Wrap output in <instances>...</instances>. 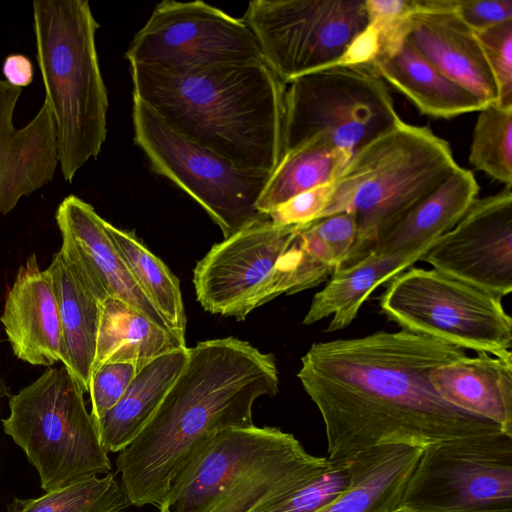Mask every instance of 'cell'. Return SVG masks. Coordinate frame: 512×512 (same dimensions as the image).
<instances>
[{
  "label": "cell",
  "instance_id": "obj_11",
  "mask_svg": "<svg viewBox=\"0 0 512 512\" xmlns=\"http://www.w3.org/2000/svg\"><path fill=\"white\" fill-rule=\"evenodd\" d=\"M396 512H512V436L498 432L424 448Z\"/></svg>",
  "mask_w": 512,
  "mask_h": 512
},
{
  "label": "cell",
  "instance_id": "obj_4",
  "mask_svg": "<svg viewBox=\"0 0 512 512\" xmlns=\"http://www.w3.org/2000/svg\"><path fill=\"white\" fill-rule=\"evenodd\" d=\"M458 167L446 140L402 120L357 149L333 182L318 218L342 212L355 216V241L339 268L370 254L389 229Z\"/></svg>",
  "mask_w": 512,
  "mask_h": 512
},
{
  "label": "cell",
  "instance_id": "obj_16",
  "mask_svg": "<svg viewBox=\"0 0 512 512\" xmlns=\"http://www.w3.org/2000/svg\"><path fill=\"white\" fill-rule=\"evenodd\" d=\"M55 219L62 237L60 251L101 301L107 297L119 299L172 331L136 283L105 227V220L92 205L69 195L59 204Z\"/></svg>",
  "mask_w": 512,
  "mask_h": 512
},
{
  "label": "cell",
  "instance_id": "obj_8",
  "mask_svg": "<svg viewBox=\"0 0 512 512\" xmlns=\"http://www.w3.org/2000/svg\"><path fill=\"white\" fill-rule=\"evenodd\" d=\"M400 121L370 66H328L285 84L282 157L309 143L352 155Z\"/></svg>",
  "mask_w": 512,
  "mask_h": 512
},
{
  "label": "cell",
  "instance_id": "obj_23",
  "mask_svg": "<svg viewBox=\"0 0 512 512\" xmlns=\"http://www.w3.org/2000/svg\"><path fill=\"white\" fill-rule=\"evenodd\" d=\"M422 451L391 444L358 453L349 462L348 488L316 512H396Z\"/></svg>",
  "mask_w": 512,
  "mask_h": 512
},
{
  "label": "cell",
  "instance_id": "obj_2",
  "mask_svg": "<svg viewBox=\"0 0 512 512\" xmlns=\"http://www.w3.org/2000/svg\"><path fill=\"white\" fill-rule=\"evenodd\" d=\"M279 389L272 354L235 337L188 348L182 371L140 433L119 452L129 505L159 506L176 477L220 432L254 426L252 409Z\"/></svg>",
  "mask_w": 512,
  "mask_h": 512
},
{
  "label": "cell",
  "instance_id": "obj_19",
  "mask_svg": "<svg viewBox=\"0 0 512 512\" xmlns=\"http://www.w3.org/2000/svg\"><path fill=\"white\" fill-rule=\"evenodd\" d=\"M13 354L35 366L65 361V346L52 277L32 253L9 288L0 318Z\"/></svg>",
  "mask_w": 512,
  "mask_h": 512
},
{
  "label": "cell",
  "instance_id": "obj_24",
  "mask_svg": "<svg viewBox=\"0 0 512 512\" xmlns=\"http://www.w3.org/2000/svg\"><path fill=\"white\" fill-rule=\"evenodd\" d=\"M428 250L415 253H382L373 251L359 261L338 268L327 284L314 295L304 325H312L331 317L328 332L348 327L363 304L381 285L420 261Z\"/></svg>",
  "mask_w": 512,
  "mask_h": 512
},
{
  "label": "cell",
  "instance_id": "obj_31",
  "mask_svg": "<svg viewBox=\"0 0 512 512\" xmlns=\"http://www.w3.org/2000/svg\"><path fill=\"white\" fill-rule=\"evenodd\" d=\"M129 505L112 472L77 480L37 498H13L6 512H122Z\"/></svg>",
  "mask_w": 512,
  "mask_h": 512
},
{
  "label": "cell",
  "instance_id": "obj_36",
  "mask_svg": "<svg viewBox=\"0 0 512 512\" xmlns=\"http://www.w3.org/2000/svg\"><path fill=\"white\" fill-rule=\"evenodd\" d=\"M333 183L302 192L270 211L267 216L275 225H300L315 221L326 207Z\"/></svg>",
  "mask_w": 512,
  "mask_h": 512
},
{
  "label": "cell",
  "instance_id": "obj_10",
  "mask_svg": "<svg viewBox=\"0 0 512 512\" xmlns=\"http://www.w3.org/2000/svg\"><path fill=\"white\" fill-rule=\"evenodd\" d=\"M134 140L157 173L184 190L208 213L224 239L267 216L257 210L272 173L241 168L172 130L133 97Z\"/></svg>",
  "mask_w": 512,
  "mask_h": 512
},
{
  "label": "cell",
  "instance_id": "obj_21",
  "mask_svg": "<svg viewBox=\"0 0 512 512\" xmlns=\"http://www.w3.org/2000/svg\"><path fill=\"white\" fill-rule=\"evenodd\" d=\"M355 237L356 219L350 212L302 224L280 260L273 297L292 295L326 281L348 256Z\"/></svg>",
  "mask_w": 512,
  "mask_h": 512
},
{
  "label": "cell",
  "instance_id": "obj_39",
  "mask_svg": "<svg viewBox=\"0 0 512 512\" xmlns=\"http://www.w3.org/2000/svg\"><path fill=\"white\" fill-rule=\"evenodd\" d=\"M5 397H10L9 388L4 380L0 378V401Z\"/></svg>",
  "mask_w": 512,
  "mask_h": 512
},
{
  "label": "cell",
  "instance_id": "obj_30",
  "mask_svg": "<svg viewBox=\"0 0 512 512\" xmlns=\"http://www.w3.org/2000/svg\"><path fill=\"white\" fill-rule=\"evenodd\" d=\"M105 227L142 292L173 333L186 341V314L177 277L132 233L106 220Z\"/></svg>",
  "mask_w": 512,
  "mask_h": 512
},
{
  "label": "cell",
  "instance_id": "obj_38",
  "mask_svg": "<svg viewBox=\"0 0 512 512\" xmlns=\"http://www.w3.org/2000/svg\"><path fill=\"white\" fill-rule=\"evenodd\" d=\"M6 81L12 86L24 88L34 78V67L31 60L23 54L8 55L2 66Z\"/></svg>",
  "mask_w": 512,
  "mask_h": 512
},
{
  "label": "cell",
  "instance_id": "obj_27",
  "mask_svg": "<svg viewBox=\"0 0 512 512\" xmlns=\"http://www.w3.org/2000/svg\"><path fill=\"white\" fill-rule=\"evenodd\" d=\"M188 358V347L154 359L133 378L120 401L96 422L109 453L123 450L151 419Z\"/></svg>",
  "mask_w": 512,
  "mask_h": 512
},
{
  "label": "cell",
  "instance_id": "obj_17",
  "mask_svg": "<svg viewBox=\"0 0 512 512\" xmlns=\"http://www.w3.org/2000/svg\"><path fill=\"white\" fill-rule=\"evenodd\" d=\"M405 40L441 73L477 96L497 104L498 89L473 28L454 10L452 0H419Z\"/></svg>",
  "mask_w": 512,
  "mask_h": 512
},
{
  "label": "cell",
  "instance_id": "obj_37",
  "mask_svg": "<svg viewBox=\"0 0 512 512\" xmlns=\"http://www.w3.org/2000/svg\"><path fill=\"white\" fill-rule=\"evenodd\" d=\"M452 5L475 31L512 19V0H452Z\"/></svg>",
  "mask_w": 512,
  "mask_h": 512
},
{
  "label": "cell",
  "instance_id": "obj_26",
  "mask_svg": "<svg viewBox=\"0 0 512 512\" xmlns=\"http://www.w3.org/2000/svg\"><path fill=\"white\" fill-rule=\"evenodd\" d=\"M478 193L479 186L472 172L459 166L389 229L373 251L415 253L428 250L456 225Z\"/></svg>",
  "mask_w": 512,
  "mask_h": 512
},
{
  "label": "cell",
  "instance_id": "obj_7",
  "mask_svg": "<svg viewBox=\"0 0 512 512\" xmlns=\"http://www.w3.org/2000/svg\"><path fill=\"white\" fill-rule=\"evenodd\" d=\"M83 396L63 366L47 369L9 397L10 414L2 420L4 432L35 467L45 492L112 472Z\"/></svg>",
  "mask_w": 512,
  "mask_h": 512
},
{
  "label": "cell",
  "instance_id": "obj_14",
  "mask_svg": "<svg viewBox=\"0 0 512 512\" xmlns=\"http://www.w3.org/2000/svg\"><path fill=\"white\" fill-rule=\"evenodd\" d=\"M301 225H275L265 216L213 245L193 271L204 310L244 320L273 300L280 260Z\"/></svg>",
  "mask_w": 512,
  "mask_h": 512
},
{
  "label": "cell",
  "instance_id": "obj_15",
  "mask_svg": "<svg viewBox=\"0 0 512 512\" xmlns=\"http://www.w3.org/2000/svg\"><path fill=\"white\" fill-rule=\"evenodd\" d=\"M420 261L501 298L512 292V190L476 198Z\"/></svg>",
  "mask_w": 512,
  "mask_h": 512
},
{
  "label": "cell",
  "instance_id": "obj_12",
  "mask_svg": "<svg viewBox=\"0 0 512 512\" xmlns=\"http://www.w3.org/2000/svg\"><path fill=\"white\" fill-rule=\"evenodd\" d=\"M242 18L284 84L339 64L368 24L362 0H254Z\"/></svg>",
  "mask_w": 512,
  "mask_h": 512
},
{
  "label": "cell",
  "instance_id": "obj_18",
  "mask_svg": "<svg viewBox=\"0 0 512 512\" xmlns=\"http://www.w3.org/2000/svg\"><path fill=\"white\" fill-rule=\"evenodd\" d=\"M21 93L0 79V215L50 183L59 164L55 122L45 101L27 125L14 126Z\"/></svg>",
  "mask_w": 512,
  "mask_h": 512
},
{
  "label": "cell",
  "instance_id": "obj_33",
  "mask_svg": "<svg viewBox=\"0 0 512 512\" xmlns=\"http://www.w3.org/2000/svg\"><path fill=\"white\" fill-rule=\"evenodd\" d=\"M349 462H333L326 472L309 483L289 494L267 501L251 512H316L348 488Z\"/></svg>",
  "mask_w": 512,
  "mask_h": 512
},
{
  "label": "cell",
  "instance_id": "obj_32",
  "mask_svg": "<svg viewBox=\"0 0 512 512\" xmlns=\"http://www.w3.org/2000/svg\"><path fill=\"white\" fill-rule=\"evenodd\" d=\"M469 163L505 186L512 184V108L489 104L478 111Z\"/></svg>",
  "mask_w": 512,
  "mask_h": 512
},
{
  "label": "cell",
  "instance_id": "obj_35",
  "mask_svg": "<svg viewBox=\"0 0 512 512\" xmlns=\"http://www.w3.org/2000/svg\"><path fill=\"white\" fill-rule=\"evenodd\" d=\"M138 372L134 364L125 362L107 363L92 372L88 393L95 423L120 401Z\"/></svg>",
  "mask_w": 512,
  "mask_h": 512
},
{
  "label": "cell",
  "instance_id": "obj_34",
  "mask_svg": "<svg viewBox=\"0 0 512 512\" xmlns=\"http://www.w3.org/2000/svg\"><path fill=\"white\" fill-rule=\"evenodd\" d=\"M475 32L497 85V105L512 108V19Z\"/></svg>",
  "mask_w": 512,
  "mask_h": 512
},
{
  "label": "cell",
  "instance_id": "obj_28",
  "mask_svg": "<svg viewBox=\"0 0 512 512\" xmlns=\"http://www.w3.org/2000/svg\"><path fill=\"white\" fill-rule=\"evenodd\" d=\"M184 347L186 341L172 331L129 304L107 297L101 304L92 372L114 362L134 364L140 371L161 355Z\"/></svg>",
  "mask_w": 512,
  "mask_h": 512
},
{
  "label": "cell",
  "instance_id": "obj_1",
  "mask_svg": "<svg viewBox=\"0 0 512 512\" xmlns=\"http://www.w3.org/2000/svg\"><path fill=\"white\" fill-rule=\"evenodd\" d=\"M467 355L461 347L403 329L313 343L297 377L323 419L327 458L346 463L382 445L424 449L504 432L444 401L430 382L435 368Z\"/></svg>",
  "mask_w": 512,
  "mask_h": 512
},
{
  "label": "cell",
  "instance_id": "obj_29",
  "mask_svg": "<svg viewBox=\"0 0 512 512\" xmlns=\"http://www.w3.org/2000/svg\"><path fill=\"white\" fill-rule=\"evenodd\" d=\"M351 156L343 150L317 143L306 144L285 154L257 202L258 212L267 215L302 192L333 183Z\"/></svg>",
  "mask_w": 512,
  "mask_h": 512
},
{
  "label": "cell",
  "instance_id": "obj_20",
  "mask_svg": "<svg viewBox=\"0 0 512 512\" xmlns=\"http://www.w3.org/2000/svg\"><path fill=\"white\" fill-rule=\"evenodd\" d=\"M429 379L444 401L497 423L512 436V359L467 355L435 368Z\"/></svg>",
  "mask_w": 512,
  "mask_h": 512
},
{
  "label": "cell",
  "instance_id": "obj_6",
  "mask_svg": "<svg viewBox=\"0 0 512 512\" xmlns=\"http://www.w3.org/2000/svg\"><path fill=\"white\" fill-rule=\"evenodd\" d=\"M36 59L55 122L64 180L97 157L107 134L108 95L95 36L99 24L86 0H35Z\"/></svg>",
  "mask_w": 512,
  "mask_h": 512
},
{
  "label": "cell",
  "instance_id": "obj_9",
  "mask_svg": "<svg viewBox=\"0 0 512 512\" xmlns=\"http://www.w3.org/2000/svg\"><path fill=\"white\" fill-rule=\"evenodd\" d=\"M388 283L380 309L401 329L512 359V318L500 296L434 268L410 267Z\"/></svg>",
  "mask_w": 512,
  "mask_h": 512
},
{
  "label": "cell",
  "instance_id": "obj_3",
  "mask_svg": "<svg viewBox=\"0 0 512 512\" xmlns=\"http://www.w3.org/2000/svg\"><path fill=\"white\" fill-rule=\"evenodd\" d=\"M130 67L133 97L176 133L241 168L273 173L282 157L285 84L265 61Z\"/></svg>",
  "mask_w": 512,
  "mask_h": 512
},
{
  "label": "cell",
  "instance_id": "obj_13",
  "mask_svg": "<svg viewBox=\"0 0 512 512\" xmlns=\"http://www.w3.org/2000/svg\"><path fill=\"white\" fill-rule=\"evenodd\" d=\"M126 58L167 70L264 61L243 18L202 1L164 0L134 36Z\"/></svg>",
  "mask_w": 512,
  "mask_h": 512
},
{
  "label": "cell",
  "instance_id": "obj_25",
  "mask_svg": "<svg viewBox=\"0 0 512 512\" xmlns=\"http://www.w3.org/2000/svg\"><path fill=\"white\" fill-rule=\"evenodd\" d=\"M49 271L57 297L65 346L64 367L84 393L89 392L103 301L59 250Z\"/></svg>",
  "mask_w": 512,
  "mask_h": 512
},
{
  "label": "cell",
  "instance_id": "obj_22",
  "mask_svg": "<svg viewBox=\"0 0 512 512\" xmlns=\"http://www.w3.org/2000/svg\"><path fill=\"white\" fill-rule=\"evenodd\" d=\"M370 67L422 114L448 119L478 112L486 106L477 96L441 73L405 38L381 51Z\"/></svg>",
  "mask_w": 512,
  "mask_h": 512
},
{
  "label": "cell",
  "instance_id": "obj_5",
  "mask_svg": "<svg viewBox=\"0 0 512 512\" xmlns=\"http://www.w3.org/2000/svg\"><path fill=\"white\" fill-rule=\"evenodd\" d=\"M332 463L277 427L228 429L176 477L159 512H251L309 483Z\"/></svg>",
  "mask_w": 512,
  "mask_h": 512
}]
</instances>
